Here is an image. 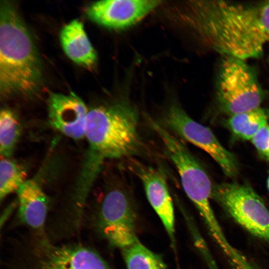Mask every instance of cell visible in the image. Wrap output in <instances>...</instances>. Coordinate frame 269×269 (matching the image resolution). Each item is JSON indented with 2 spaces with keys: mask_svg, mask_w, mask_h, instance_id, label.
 <instances>
[{
  "mask_svg": "<svg viewBox=\"0 0 269 269\" xmlns=\"http://www.w3.org/2000/svg\"><path fill=\"white\" fill-rule=\"evenodd\" d=\"M183 15L196 34L224 56L259 58L269 42V0L191 1Z\"/></svg>",
  "mask_w": 269,
  "mask_h": 269,
  "instance_id": "cell-1",
  "label": "cell"
},
{
  "mask_svg": "<svg viewBox=\"0 0 269 269\" xmlns=\"http://www.w3.org/2000/svg\"><path fill=\"white\" fill-rule=\"evenodd\" d=\"M42 77V64L29 29L15 5L9 1H1V96L30 95L39 89Z\"/></svg>",
  "mask_w": 269,
  "mask_h": 269,
  "instance_id": "cell-2",
  "label": "cell"
},
{
  "mask_svg": "<svg viewBox=\"0 0 269 269\" xmlns=\"http://www.w3.org/2000/svg\"><path fill=\"white\" fill-rule=\"evenodd\" d=\"M138 124L136 111L125 102L89 110L85 137L93 161L101 163L106 158H121L136 154L140 146Z\"/></svg>",
  "mask_w": 269,
  "mask_h": 269,
  "instance_id": "cell-3",
  "label": "cell"
},
{
  "mask_svg": "<svg viewBox=\"0 0 269 269\" xmlns=\"http://www.w3.org/2000/svg\"><path fill=\"white\" fill-rule=\"evenodd\" d=\"M149 124L175 165L185 193L198 209L209 231H215L220 225L210 204L213 186L207 173L186 146L165 128L151 119Z\"/></svg>",
  "mask_w": 269,
  "mask_h": 269,
  "instance_id": "cell-4",
  "label": "cell"
},
{
  "mask_svg": "<svg viewBox=\"0 0 269 269\" xmlns=\"http://www.w3.org/2000/svg\"><path fill=\"white\" fill-rule=\"evenodd\" d=\"M219 107L230 117L260 107L264 93L253 69L244 60L224 56L217 84Z\"/></svg>",
  "mask_w": 269,
  "mask_h": 269,
  "instance_id": "cell-5",
  "label": "cell"
},
{
  "mask_svg": "<svg viewBox=\"0 0 269 269\" xmlns=\"http://www.w3.org/2000/svg\"><path fill=\"white\" fill-rule=\"evenodd\" d=\"M211 198L247 231L269 243V210L250 186L236 182L216 184Z\"/></svg>",
  "mask_w": 269,
  "mask_h": 269,
  "instance_id": "cell-6",
  "label": "cell"
},
{
  "mask_svg": "<svg viewBox=\"0 0 269 269\" xmlns=\"http://www.w3.org/2000/svg\"><path fill=\"white\" fill-rule=\"evenodd\" d=\"M126 187L117 183L107 192L100 214V227L104 236L113 246L122 249L138 241L136 216Z\"/></svg>",
  "mask_w": 269,
  "mask_h": 269,
  "instance_id": "cell-7",
  "label": "cell"
},
{
  "mask_svg": "<svg viewBox=\"0 0 269 269\" xmlns=\"http://www.w3.org/2000/svg\"><path fill=\"white\" fill-rule=\"evenodd\" d=\"M163 122L168 129L209 154L227 176L237 175L238 165L235 155L221 144L209 128L192 119L178 105L169 107Z\"/></svg>",
  "mask_w": 269,
  "mask_h": 269,
  "instance_id": "cell-8",
  "label": "cell"
},
{
  "mask_svg": "<svg viewBox=\"0 0 269 269\" xmlns=\"http://www.w3.org/2000/svg\"><path fill=\"white\" fill-rule=\"evenodd\" d=\"M161 2L152 0H105L95 1L86 8L92 21L105 27L122 29L135 24Z\"/></svg>",
  "mask_w": 269,
  "mask_h": 269,
  "instance_id": "cell-9",
  "label": "cell"
},
{
  "mask_svg": "<svg viewBox=\"0 0 269 269\" xmlns=\"http://www.w3.org/2000/svg\"><path fill=\"white\" fill-rule=\"evenodd\" d=\"M47 104L48 121L52 128L73 139L85 137L89 110L79 97L73 92L51 93Z\"/></svg>",
  "mask_w": 269,
  "mask_h": 269,
  "instance_id": "cell-10",
  "label": "cell"
},
{
  "mask_svg": "<svg viewBox=\"0 0 269 269\" xmlns=\"http://www.w3.org/2000/svg\"><path fill=\"white\" fill-rule=\"evenodd\" d=\"M129 167L141 180L147 199L161 220L173 245L174 238V214L166 179L159 170L131 159Z\"/></svg>",
  "mask_w": 269,
  "mask_h": 269,
  "instance_id": "cell-11",
  "label": "cell"
},
{
  "mask_svg": "<svg viewBox=\"0 0 269 269\" xmlns=\"http://www.w3.org/2000/svg\"><path fill=\"white\" fill-rule=\"evenodd\" d=\"M33 269H112L93 250L77 244L42 246Z\"/></svg>",
  "mask_w": 269,
  "mask_h": 269,
  "instance_id": "cell-12",
  "label": "cell"
},
{
  "mask_svg": "<svg viewBox=\"0 0 269 269\" xmlns=\"http://www.w3.org/2000/svg\"><path fill=\"white\" fill-rule=\"evenodd\" d=\"M20 220L34 229L43 227L46 220L48 200L38 182L28 179L16 192Z\"/></svg>",
  "mask_w": 269,
  "mask_h": 269,
  "instance_id": "cell-13",
  "label": "cell"
},
{
  "mask_svg": "<svg viewBox=\"0 0 269 269\" xmlns=\"http://www.w3.org/2000/svg\"><path fill=\"white\" fill-rule=\"evenodd\" d=\"M59 37L64 52L72 61L88 68L95 65L97 53L80 21L74 19L64 25Z\"/></svg>",
  "mask_w": 269,
  "mask_h": 269,
  "instance_id": "cell-14",
  "label": "cell"
},
{
  "mask_svg": "<svg viewBox=\"0 0 269 269\" xmlns=\"http://www.w3.org/2000/svg\"><path fill=\"white\" fill-rule=\"evenodd\" d=\"M269 112L260 107L230 117L227 124L237 137L249 140L268 124Z\"/></svg>",
  "mask_w": 269,
  "mask_h": 269,
  "instance_id": "cell-15",
  "label": "cell"
},
{
  "mask_svg": "<svg viewBox=\"0 0 269 269\" xmlns=\"http://www.w3.org/2000/svg\"><path fill=\"white\" fill-rule=\"evenodd\" d=\"M25 168L14 160L1 157L0 162V199L17 192L28 180Z\"/></svg>",
  "mask_w": 269,
  "mask_h": 269,
  "instance_id": "cell-16",
  "label": "cell"
},
{
  "mask_svg": "<svg viewBox=\"0 0 269 269\" xmlns=\"http://www.w3.org/2000/svg\"><path fill=\"white\" fill-rule=\"evenodd\" d=\"M128 269H166L162 258L139 241L123 249Z\"/></svg>",
  "mask_w": 269,
  "mask_h": 269,
  "instance_id": "cell-17",
  "label": "cell"
},
{
  "mask_svg": "<svg viewBox=\"0 0 269 269\" xmlns=\"http://www.w3.org/2000/svg\"><path fill=\"white\" fill-rule=\"evenodd\" d=\"M20 125L15 113L3 108L0 114V153L1 157L9 158L12 155L19 139Z\"/></svg>",
  "mask_w": 269,
  "mask_h": 269,
  "instance_id": "cell-18",
  "label": "cell"
},
{
  "mask_svg": "<svg viewBox=\"0 0 269 269\" xmlns=\"http://www.w3.org/2000/svg\"><path fill=\"white\" fill-rule=\"evenodd\" d=\"M251 140L260 155L269 159V125L263 127Z\"/></svg>",
  "mask_w": 269,
  "mask_h": 269,
  "instance_id": "cell-19",
  "label": "cell"
},
{
  "mask_svg": "<svg viewBox=\"0 0 269 269\" xmlns=\"http://www.w3.org/2000/svg\"><path fill=\"white\" fill-rule=\"evenodd\" d=\"M207 265L210 269H219L214 259H211L208 260L207 262Z\"/></svg>",
  "mask_w": 269,
  "mask_h": 269,
  "instance_id": "cell-20",
  "label": "cell"
},
{
  "mask_svg": "<svg viewBox=\"0 0 269 269\" xmlns=\"http://www.w3.org/2000/svg\"><path fill=\"white\" fill-rule=\"evenodd\" d=\"M268 188L269 190V177H268Z\"/></svg>",
  "mask_w": 269,
  "mask_h": 269,
  "instance_id": "cell-21",
  "label": "cell"
}]
</instances>
